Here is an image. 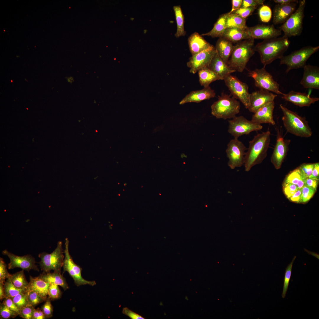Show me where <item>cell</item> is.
I'll return each mask as SVG.
<instances>
[{"label": "cell", "mask_w": 319, "mask_h": 319, "mask_svg": "<svg viewBox=\"0 0 319 319\" xmlns=\"http://www.w3.org/2000/svg\"><path fill=\"white\" fill-rule=\"evenodd\" d=\"M271 133L269 130L255 135L249 142L245 157V171H249L254 165L262 162L267 155L270 144Z\"/></svg>", "instance_id": "cell-1"}, {"label": "cell", "mask_w": 319, "mask_h": 319, "mask_svg": "<svg viewBox=\"0 0 319 319\" xmlns=\"http://www.w3.org/2000/svg\"><path fill=\"white\" fill-rule=\"evenodd\" d=\"M290 41L284 36L265 40L255 46V51L259 53L261 61L264 66L274 60L280 59L287 50Z\"/></svg>", "instance_id": "cell-2"}, {"label": "cell", "mask_w": 319, "mask_h": 319, "mask_svg": "<svg viewBox=\"0 0 319 319\" xmlns=\"http://www.w3.org/2000/svg\"><path fill=\"white\" fill-rule=\"evenodd\" d=\"M254 39L250 38L238 42L234 46L227 65L236 71L242 72L255 51Z\"/></svg>", "instance_id": "cell-3"}, {"label": "cell", "mask_w": 319, "mask_h": 319, "mask_svg": "<svg viewBox=\"0 0 319 319\" xmlns=\"http://www.w3.org/2000/svg\"><path fill=\"white\" fill-rule=\"evenodd\" d=\"M279 107L283 113V123L288 132L301 137L311 136L312 130L305 117L300 116L282 104Z\"/></svg>", "instance_id": "cell-4"}, {"label": "cell", "mask_w": 319, "mask_h": 319, "mask_svg": "<svg viewBox=\"0 0 319 319\" xmlns=\"http://www.w3.org/2000/svg\"><path fill=\"white\" fill-rule=\"evenodd\" d=\"M240 106V102L236 99L222 93L211 105V113L218 118H233L239 113Z\"/></svg>", "instance_id": "cell-5"}, {"label": "cell", "mask_w": 319, "mask_h": 319, "mask_svg": "<svg viewBox=\"0 0 319 319\" xmlns=\"http://www.w3.org/2000/svg\"><path fill=\"white\" fill-rule=\"evenodd\" d=\"M319 46H308L292 52L290 54L282 56L280 58V64L287 66V73L291 70L303 68L309 58L318 51Z\"/></svg>", "instance_id": "cell-6"}, {"label": "cell", "mask_w": 319, "mask_h": 319, "mask_svg": "<svg viewBox=\"0 0 319 319\" xmlns=\"http://www.w3.org/2000/svg\"><path fill=\"white\" fill-rule=\"evenodd\" d=\"M305 5V0H300L297 9L279 27V29L284 32V36L289 38L299 36L301 34L303 30Z\"/></svg>", "instance_id": "cell-7"}, {"label": "cell", "mask_w": 319, "mask_h": 319, "mask_svg": "<svg viewBox=\"0 0 319 319\" xmlns=\"http://www.w3.org/2000/svg\"><path fill=\"white\" fill-rule=\"evenodd\" d=\"M64 253L61 241L58 242L57 246L54 250L50 254L45 252L40 253L38 257L40 259L39 262L41 270L47 273L53 270L61 272L64 258Z\"/></svg>", "instance_id": "cell-8"}, {"label": "cell", "mask_w": 319, "mask_h": 319, "mask_svg": "<svg viewBox=\"0 0 319 319\" xmlns=\"http://www.w3.org/2000/svg\"><path fill=\"white\" fill-rule=\"evenodd\" d=\"M69 241L66 238L65 240V254L63 267L64 272L67 271L73 279L75 284L77 286L88 284L93 286L96 283L95 281H88L84 279L82 276V268L73 261L69 252Z\"/></svg>", "instance_id": "cell-9"}, {"label": "cell", "mask_w": 319, "mask_h": 319, "mask_svg": "<svg viewBox=\"0 0 319 319\" xmlns=\"http://www.w3.org/2000/svg\"><path fill=\"white\" fill-rule=\"evenodd\" d=\"M265 67L250 71L248 76L254 79L255 86L260 89L283 95L284 93L279 90V84L274 80L271 75L266 71Z\"/></svg>", "instance_id": "cell-10"}, {"label": "cell", "mask_w": 319, "mask_h": 319, "mask_svg": "<svg viewBox=\"0 0 319 319\" xmlns=\"http://www.w3.org/2000/svg\"><path fill=\"white\" fill-rule=\"evenodd\" d=\"M228 122V132L235 138L238 139L241 136L248 134L252 131L261 130L263 127L261 124L249 121L242 116H235Z\"/></svg>", "instance_id": "cell-11"}, {"label": "cell", "mask_w": 319, "mask_h": 319, "mask_svg": "<svg viewBox=\"0 0 319 319\" xmlns=\"http://www.w3.org/2000/svg\"><path fill=\"white\" fill-rule=\"evenodd\" d=\"M224 80L232 97L239 100L248 109L250 105V94L248 85L231 74L226 77Z\"/></svg>", "instance_id": "cell-12"}, {"label": "cell", "mask_w": 319, "mask_h": 319, "mask_svg": "<svg viewBox=\"0 0 319 319\" xmlns=\"http://www.w3.org/2000/svg\"><path fill=\"white\" fill-rule=\"evenodd\" d=\"M247 149L237 138L231 140L228 144L226 152L229 159L228 166L232 169L244 165Z\"/></svg>", "instance_id": "cell-13"}, {"label": "cell", "mask_w": 319, "mask_h": 319, "mask_svg": "<svg viewBox=\"0 0 319 319\" xmlns=\"http://www.w3.org/2000/svg\"><path fill=\"white\" fill-rule=\"evenodd\" d=\"M216 52L215 48L212 45L208 49L192 56L187 63V66L190 68V72L194 74L202 69L208 67Z\"/></svg>", "instance_id": "cell-14"}, {"label": "cell", "mask_w": 319, "mask_h": 319, "mask_svg": "<svg viewBox=\"0 0 319 319\" xmlns=\"http://www.w3.org/2000/svg\"><path fill=\"white\" fill-rule=\"evenodd\" d=\"M2 253L7 256L10 259V262L7 266L9 269L19 268L27 271L31 270L39 271L35 264L36 262L35 258L30 255L18 256L10 253L6 249L3 250Z\"/></svg>", "instance_id": "cell-15"}, {"label": "cell", "mask_w": 319, "mask_h": 319, "mask_svg": "<svg viewBox=\"0 0 319 319\" xmlns=\"http://www.w3.org/2000/svg\"><path fill=\"white\" fill-rule=\"evenodd\" d=\"M250 38L266 40L277 38L281 34V31L276 28L273 25H258L248 27L246 30Z\"/></svg>", "instance_id": "cell-16"}, {"label": "cell", "mask_w": 319, "mask_h": 319, "mask_svg": "<svg viewBox=\"0 0 319 319\" xmlns=\"http://www.w3.org/2000/svg\"><path fill=\"white\" fill-rule=\"evenodd\" d=\"M276 94L266 90L260 89L250 94L249 110L254 113L259 108L274 101Z\"/></svg>", "instance_id": "cell-17"}, {"label": "cell", "mask_w": 319, "mask_h": 319, "mask_svg": "<svg viewBox=\"0 0 319 319\" xmlns=\"http://www.w3.org/2000/svg\"><path fill=\"white\" fill-rule=\"evenodd\" d=\"M291 140L278 136L271 157V162L277 169H279L287 154Z\"/></svg>", "instance_id": "cell-18"}, {"label": "cell", "mask_w": 319, "mask_h": 319, "mask_svg": "<svg viewBox=\"0 0 319 319\" xmlns=\"http://www.w3.org/2000/svg\"><path fill=\"white\" fill-rule=\"evenodd\" d=\"M303 77L300 84L304 88L319 89V68L306 65L303 67Z\"/></svg>", "instance_id": "cell-19"}, {"label": "cell", "mask_w": 319, "mask_h": 319, "mask_svg": "<svg viewBox=\"0 0 319 319\" xmlns=\"http://www.w3.org/2000/svg\"><path fill=\"white\" fill-rule=\"evenodd\" d=\"M274 106V101L261 107L254 113L251 121L260 124L269 123L274 125L275 124L273 117Z\"/></svg>", "instance_id": "cell-20"}, {"label": "cell", "mask_w": 319, "mask_h": 319, "mask_svg": "<svg viewBox=\"0 0 319 319\" xmlns=\"http://www.w3.org/2000/svg\"><path fill=\"white\" fill-rule=\"evenodd\" d=\"M298 2L282 4H276L273 13V22L276 25L284 23L294 12Z\"/></svg>", "instance_id": "cell-21"}, {"label": "cell", "mask_w": 319, "mask_h": 319, "mask_svg": "<svg viewBox=\"0 0 319 319\" xmlns=\"http://www.w3.org/2000/svg\"><path fill=\"white\" fill-rule=\"evenodd\" d=\"M282 99L290 102L294 105L300 107L309 106L318 101L319 98L311 97L306 93L291 91L287 94L282 95Z\"/></svg>", "instance_id": "cell-22"}, {"label": "cell", "mask_w": 319, "mask_h": 319, "mask_svg": "<svg viewBox=\"0 0 319 319\" xmlns=\"http://www.w3.org/2000/svg\"><path fill=\"white\" fill-rule=\"evenodd\" d=\"M215 95L214 91L209 86L202 89L191 92L182 100L179 104L183 105L188 102L199 103L204 100L214 97Z\"/></svg>", "instance_id": "cell-23"}, {"label": "cell", "mask_w": 319, "mask_h": 319, "mask_svg": "<svg viewBox=\"0 0 319 319\" xmlns=\"http://www.w3.org/2000/svg\"><path fill=\"white\" fill-rule=\"evenodd\" d=\"M208 68L218 75L221 80H224L227 76L235 72L223 61L216 51Z\"/></svg>", "instance_id": "cell-24"}, {"label": "cell", "mask_w": 319, "mask_h": 319, "mask_svg": "<svg viewBox=\"0 0 319 319\" xmlns=\"http://www.w3.org/2000/svg\"><path fill=\"white\" fill-rule=\"evenodd\" d=\"M190 51L192 56L197 54L211 47L212 45L206 41L198 33L191 34L188 39Z\"/></svg>", "instance_id": "cell-25"}, {"label": "cell", "mask_w": 319, "mask_h": 319, "mask_svg": "<svg viewBox=\"0 0 319 319\" xmlns=\"http://www.w3.org/2000/svg\"><path fill=\"white\" fill-rule=\"evenodd\" d=\"M50 284V283L44 281L39 276L34 277L30 276L28 291L35 292L45 301Z\"/></svg>", "instance_id": "cell-26"}, {"label": "cell", "mask_w": 319, "mask_h": 319, "mask_svg": "<svg viewBox=\"0 0 319 319\" xmlns=\"http://www.w3.org/2000/svg\"><path fill=\"white\" fill-rule=\"evenodd\" d=\"M234 47L232 42L222 37L219 38L216 43V50L220 58L227 64Z\"/></svg>", "instance_id": "cell-27"}, {"label": "cell", "mask_w": 319, "mask_h": 319, "mask_svg": "<svg viewBox=\"0 0 319 319\" xmlns=\"http://www.w3.org/2000/svg\"><path fill=\"white\" fill-rule=\"evenodd\" d=\"M232 42H238L250 38L246 30L235 28H227L222 37Z\"/></svg>", "instance_id": "cell-28"}, {"label": "cell", "mask_w": 319, "mask_h": 319, "mask_svg": "<svg viewBox=\"0 0 319 319\" xmlns=\"http://www.w3.org/2000/svg\"><path fill=\"white\" fill-rule=\"evenodd\" d=\"M228 13L221 15L215 23L213 28L209 32L201 35L212 38L222 37L226 29V19Z\"/></svg>", "instance_id": "cell-29"}, {"label": "cell", "mask_w": 319, "mask_h": 319, "mask_svg": "<svg viewBox=\"0 0 319 319\" xmlns=\"http://www.w3.org/2000/svg\"><path fill=\"white\" fill-rule=\"evenodd\" d=\"M61 273L56 271H54L52 273L43 272L39 276L45 281L50 283H53L60 286L66 290L69 289V287L65 278L61 275Z\"/></svg>", "instance_id": "cell-30"}, {"label": "cell", "mask_w": 319, "mask_h": 319, "mask_svg": "<svg viewBox=\"0 0 319 319\" xmlns=\"http://www.w3.org/2000/svg\"><path fill=\"white\" fill-rule=\"evenodd\" d=\"M306 178L299 167L291 172L286 176L284 183H290L296 185L299 189L305 185Z\"/></svg>", "instance_id": "cell-31"}, {"label": "cell", "mask_w": 319, "mask_h": 319, "mask_svg": "<svg viewBox=\"0 0 319 319\" xmlns=\"http://www.w3.org/2000/svg\"><path fill=\"white\" fill-rule=\"evenodd\" d=\"M199 82L204 87L209 86L211 82L217 80H221V78L208 67H206L198 71Z\"/></svg>", "instance_id": "cell-32"}, {"label": "cell", "mask_w": 319, "mask_h": 319, "mask_svg": "<svg viewBox=\"0 0 319 319\" xmlns=\"http://www.w3.org/2000/svg\"><path fill=\"white\" fill-rule=\"evenodd\" d=\"M226 28H235L246 30L248 28L246 25V19L233 13H229L226 19Z\"/></svg>", "instance_id": "cell-33"}, {"label": "cell", "mask_w": 319, "mask_h": 319, "mask_svg": "<svg viewBox=\"0 0 319 319\" xmlns=\"http://www.w3.org/2000/svg\"><path fill=\"white\" fill-rule=\"evenodd\" d=\"M177 24V31L175 36L179 38L184 36L186 34L184 29V17L180 5L175 6L173 7Z\"/></svg>", "instance_id": "cell-34"}, {"label": "cell", "mask_w": 319, "mask_h": 319, "mask_svg": "<svg viewBox=\"0 0 319 319\" xmlns=\"http://www.w3.org/2000/svg\"><path fill=\"white\" fill-rule=\"evenodd\" d=\"M8 279L16 287L28 290L29 282L26 279L23 270L11 274Z\"/></svg>", "instance_id": "cell-35"}, {"label": "cell", "mask_w": 319, "mask_h": 319, "mask_svg": "<svg viewBox=\"0 0 319 319\" xmlns=\"http://www.w3.org/2000/svg\"><path fill=\"white\" fill-rule=\"evenodd\" d=\"M5 298H12L19 293H26L27 289H18L16 287L11 281L7 279L4 284Z\"/></svg>", "instance_id": "cell-36"}, {"label": "cell", "mask_w": 319, "mask_h": 319, "mask_svg": "<svg viewBox=\"0 0 319 319\" xmlns=\"http://www.w3.org/2000/svg\"><path fill=\"white\" fill-rule=\"evenodd\" d=\"M296 257L294 256L291 262L288 264L286 268L285 271L283 290L282 294V297L284 298L287 291L289 283L291 277L292 268L293 263Z\"/></svg>", "instance_id": "cell-37"}, {"label": "cell", "mask_w": 319, "mask_h": 319, "mask_svg": "<svg viewBox=\"0 0 319 319\" xmlns=\"http://www.w3.org/2000/svg\"><path fill=\"white\" fill-rule=\"evenodd\" d=\"M258 14L261 21L267 23L269 22L272 17V11L269 6L263 4L258 10Z\"/></svg>", "instance_id": "cell-38"}, {"label": "cell", "mask_w": 319, "mask_h": 319, "mask_svg": "<svg viewBox=\"0 0 319 319\" xmlns=\"http://www.w3.org/2000/svg\"><path fill=\"white\" fill-rule=\"evenodd\" d=\"M301 203L306 204L313 197L316 189L306 185L301 188Z\"/></svg>", "instance_id": "cell-39"}, {"label": "cell", "mask_w": 319, "mask_h": 319, "mask_svg": "<svg viewBox=\"0 0 319 319\" xmlns=\"http://www.w3.org/2000/svg\"><path fill=\"white\" fill-rule=\"evenodd\" d=\"M27 293H19L11 298L20 310L28 305Z\"/></svg>", "instance_id": "cell-40"}, {"label": "cell", "mask_w": 319, "mask_h": 319, "mask_svg": "<svg viewBox=\"0 0 319 319\" xmlns=\"http://www.w3.org/2000/svg\"><path fill=\"white\" fill-rule=\"evenodd\" d=\"M19 315L18 313L8 308L2 303L0 305V319H8L14 318Z\"/></svg>", "instance_id": "cell-41"}, {"label": "cell", "mask_w": 319, "mask_h": 319, "mask_svg": "<svg viewBox=\"0 0 319 319\" xmlns=\"http://www.w3.org/2000/svg\"><path fill=\"white\" fill-rule=\"evenodd\" d=\"M62 294V292L58 285L53 283H50L48 292V296L51 300L59 299L61 297Z\"/></svg>", "instance_id": "cell-42"}, {"label": "cell", "mask_w": 319, "mask_h": 319, "mask_svg": "<svg viewBox=\"0 0 319 319\" xmlns=\"http://www.w3.org/2000/svg\"><path fill=\"white\" fill-rule=\"evenodd\" d=\"M27 294L28 305L35 307L44 301L43 299L35 292L28 291Z\"/></svg>", "instance_id": "cell-43"}, {"label": "cell", "mask_w": 319, "mask_h": 319, "mask_svg": "<svg viewBox=\"0 0 319 319\" xmlns=\"http://www.w3.org/2000/svg\"><path fill=\"white\" fill-rule=\"evenodd\" d=\"M51 300L50 298L48 297L45 302L40 308L47 319L51 318L53 316V309Z\"/></svg>", "instance_id": "cell-44"}, {"label": "cell", "mask_w": 319, "mask_h": 319, "mask_svg": "<svg viewBox=\"0 0 319 319\" xmlns=\"http://www.w3.org/2000/svg\"><path fill=\"white\" fill-rule=\"evenodd\" d=\"M299 189L294 184L290 183H284L283 184V189L284 193L288 199Z\"/></svg>", "instance_id": "cell-45"}, {"label": "cell", "mask_w": 319, "mask_h": 319, "mask_svg": "<svg viewBox=\"0 0 319 319\" xmlns=\"http://www.w3.org/2000/svg\"><path fill=\"white\" fill-rule=\"evenodd\" d=\"M7 265L3 258H0V282L4 283L6 279H8L11 274L9 273Z\"/></svg>", "instance_id": "cell-46"}, {"label": "cell", "mask_w": 319, "mask_h": 319, "mask_svg": "<svg viewBox=\"0 0 319 319\" xmlns=\"http://www.w3.org/2000/svg\"><path fill=\"white\" fill-rule=\"evenodd\" d=\"M35 307L28 305L20 310L19 315L24 319H32Z\"/></svg>", "instance_id": "cell-47"}, {"label": "cell", "mask_w": 319, "mask_h": 319, "mask_svg": "<svg viewBox=\"0 0 319 319\" xmlns=\"http://www.w3.org/2000/svg\"><path fill=\"white\" fill-rule=\"evenodd\" d=\"M256 8L257 7H255L240 8L232 13L237 14L243 18L246 19L251 14Z\"/></svg>", "instance_id": "cell-48"}, {"label": "cell", "mask_w": 319, "mask_h": 319, "mask_svg": "<svg viewBox=\"0 0 319 319\" xmlns=\"http://www.w3.org/2000/svg\"><path fill=\"white\" fill-rule=\"evenodd\" d=\"M265 1L264 0H242L240 8L257 7L258 6L263 5Z\"/></svg>", "instance_id": "cell-49"}, {"label": "cell", "mask_w": 319, "mask_h": 319, "mask_svg": "<svg viewBox=\"0 0 319 319\" xmlns=\"http://www.w3.org/2000/svg\"><path fill=\"white\" fill-rule=\"evenodd\" d=\"M314 165L315 163H303L299 167L307 178L311 175Z\"/></svg>", "instance_id": "cell-50"}, {"label": "cell", "mask_w": 319, "mask_h": 319, "mask_svg": "<svg viewBox=\"0 0 319 319\" xmlns=\"http://www.w3.org/2000/svg\"><path fill=\"white\" fill-rule=\"evenodd\" d=\"M2 303L10 309L19 314L20 310L16 306L11 298H5Z\"/></svg>", "instance_id": "cell-51"}, {"label": "cell", "mask_w": 319, "mask_h": 319, "mask_svg": "<svg viewBox=\"0 0 319 319\" xmlns=\"http://www.w3.org/2000/svg\"><path fill=\"white\" fill-rule=\"evenodd\" d=\"M123 313L132 319H144L143 317L133 312L127 307L123 308Z\"/></svg>", "instance_id": "cell-52"}, {"label": "cell", "mask_w": 319, "mask_h": 319, "mask_svg": "<svg viewBox=\"0 0 319 319\" xmlns=\"http://www.w3.org/2000/svg\"><path fill=\"white\" fill-rule=\"evenodd\" d=\"M301 188L299 189L288 199L292 202L301 203Z\"/></svg>", "instance_id": "cell-53"}, {"label": "cell", "mask_w": 319, "mask_h": 319, "mask_svg": "<svg viewBox=\"0 0 319 319\" xmlns=\"http://www.w3.org/2000/svg\"><path fill=\"white\" fill-rule=\"evenodd\" d=\"M318 183V180L308 177L306 179L305 185L317 189Z\"/></svg>", "instance_id": "cell-54"}, {"label": "cell", "mask_w": 319, "mask_h": 319, "mask_svg": "<svg viewBox=\"0 0 319 319\" xmlns=\"http://www.w3.org/2000/svg\"><path fill=\"white\" fill-rule=\"evenodd\" d=\"M47 319L40 308L38 307L35 309L33 312L32 319Z\"/></svg>", "instance_id": "cell-55"}, {"label": "cell", "mask_w": 319, "mask_h": 319, "mask_svg": "<svg viewBox=\"0 0 319 319\" xmlns=\"http://www.w3.org/2000/svg\"><path fill=\"white\" fill-rule=\"evenodd\" d=\"M310 178L319 180V163H315L311 175L310 177Z\"/></svg>", "instance_id": "cell-56"}, {"label": "cell", "mask_w": 319, "mask_h": 319, "mask_svg": "<svg viewBox=\"0 0 319 319\" xmlns=\"http://www.w3.org/2000/svg\"><path fill=\"white\" fill-rule=\"evenodd\" d=\"M242 2V0H232V8L229 13L230 14L231 13L239 9L241 5Z\"/></svg>", "instance_id": "cell-57"}, {"label": "cell", "mask_w": 319, "mask_h": 319, "mask_svg": "<svg viewBox=\"0 0 319 319\" xmlns=\"http://www.w3.org/2000/svg\"><path fill=\"white\" fill-rule=\"evenodd\" d=\"M273 1L276 4H288L293 2H298V1L296 0H274Z\"/></svg>", "instance_id": "cell-58"}, {"label": "cell", "mask_w": 319, "mask_h": 319, "mask_svg": "<svg viewBox=\"0 0 319 319\" xmlns=\"http://www.w3.org/2000/svg\"><path fill=\"white\" fill-rule=\"evenodd\" d=\"M4 283L0 282V299L2 300L5 297Z\"/></svg>", "instance_id": "cell-59"}, {"label": "cell", "mask_w": 319, "mask_h": 319, "mask_svg": "<svg viewBox=\"0 0 319 319\" xmlns=\"http://www.w3.org/2000/svg\"><path fill=\"white\" fill-rule=\"evenodd\" d=\"M147 32V30L145 29L144 30V34H146Z\"/></svg>", "instance_id": "cell-60"}, {"label": "cell", "mask_w": 319, "mask_h": 319, "mask_svg": "<svg viewBox=\"0 0 319 319\" xmlns=\"http://www.w3.org/2000/svg\"><path fill=\"white\" fill-rule=\"evenodd\" d=\"M130 19L131 20L133 21L134 19V18L133 17H131Z\"/></svg>", "instance_id": "cell-61"}]
</instances>
